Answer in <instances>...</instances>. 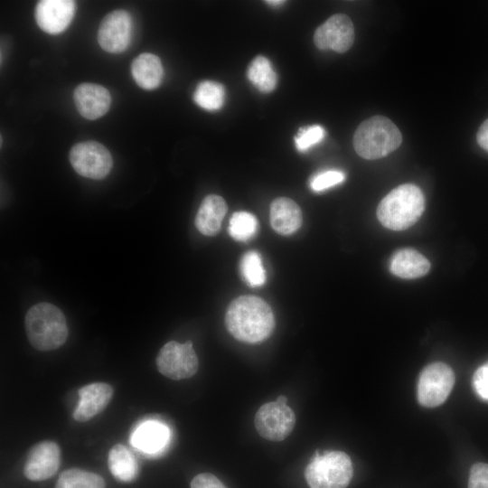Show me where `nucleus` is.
Masks as SVG:
<instances>
[{
	"label": "nucleus",
	"instance_id": "obj_1",
	"mask_svg": "<svg viewBox=\"0 0 488 488\" xmlns=\"http://www.w3.org/2000/svg\"><path fill=\"white\" fill-rule=\"evenodd\" d=\"M228 332L238 341L257 343L267 339L275 327L269 305L256 296H240L229 305L225 314Z\"/></svg>",
	"mask_w": 488,
	"mask_h": 488
},
{
	"label": "nucleus",
	"instance_id": "obj_2",
	"mask_svg": "<svg viewBox=\"0 0 488 488\" xmlns=\"http://www.w3.org/2000/svg\"><path fill=\"white\" fill-rule=\"evenodd\" d=\"M24 327L32 346L42 352L61 347L69 334L63 313L46 302L36 304L27 311Z\"/></svg>",
	"mask_w": 488,
	"mask_h": 488
},
{
	"label": "nucleus",
	"instance_id": "obj_3",
	"mask_svg": "<svg viewBox=\"0 0 488 488\" xmlns=\"http://www.w3.org/2000/svg\"><path fill=\"white\" fill-rule=\"evenodd\" d=\"M425 210V197L418 186L401 184L390 191L379 203L380 222L392 230H403L412 226Z\"/></svg>",
	"mask_w": 488,
	"mask_h": 488
},
{
	"label": "nucleus",
	"instance_id": "obj_4",
	"mask_svg": "<svg viewBox=\"0 0 488 488\" xmlns=\"http://www.w3.org/2000/svg\"><path fill=\"white\" fill-rule=\"evenodd\" d=\"M402 142V135L388 117L374 116L362 121L353 135V147L362 158L375 160L395 151Z\"/></svg>",
	"mask_w": 488,
	"mask_h": 488
},
{
	"label": "nucleus",
	"instance_id": "obj_5",
	"mask_svg": "<svg viewBox=\"0 0 488 488\" xmlns=\"http://www.w3.org/2000/svg\"><path fill=\"white\" fill-rule=\"evenodd\" d=\"M352 474V460L342 451H317L305 470L310 488H346Z\"/></svg>",
	"mask_w": 488,
	"mask_h": 488
},
{
	"label": "nucleus",
	"instance_id": "obj_6",
	"mask_svg": "<svg viewBox=\"0 0 488 488\" xmlns=\"http://www.w3.org/2000/svg\"><path fill=\"white\" fill-rule=\"evenodd\" d=\"M455 380V373L449 365L440 361L428 364L418 377V401L426 408L441 405L449 396Z\"/></svg>",
	"mask_w": 488,
	"mask_h": 488
},
{
	"label": "nucleus",
	"instance_id": "obj_7",
	"mask_svg": "<svg viewBox=\"0 0 488 488\" xmlns=\"http://www.w3.org/2000/svg\"><path fill=\"white\" fill-rule=\"evenodd\" d=\"M155 362L161 374L174 380L192 377L199 368L198 357L191 341L184 343L168 342L160 349Z\"/></svg>",
	"mask_w": 488,
	"mask_h": 488
},
{
	"label": "nucleus",
	"instance_id": "obj_8",
	"mask_svg": "<svg viewBox=\"0 0 488 488\" xmlns=\"http://www.w3.org/2000/svg\"><path fill=\"white\" fill-rule=\"evenodd\" d=\"M69 158L77 174L94 180L105 178L113 166L109 151L96 141L74 145L70 151Z\"/></svg>",
	"mask_w": 488,
	"mask_h": 488
},
{
	"label": "nucleus",
	"instance_id": "obj_9",
	"mask_svg": "<svg viewBox=\"0 0 488 488\" xmlns=\"http://www.w3.org/2000/svg\"><path fill=\"white\" fill-rule=\"evenodd\" d=\"M258 433L270 441H282L293 431L296 415L286 404L277 400L263 404L255 415Z\"/></svg>",
	"mask_w": 488,
	"mask_h": 488
},
{
	"label": "nucleus",
	"instance_id": "obj_10",
	"mask_svg": "<svg viewBox=\"0 0 488 488\" xmlns=\"http://www.w3.org/2000/svg\"><path fill=\"white\" fill-rule=\"evenodd\" d=\"M133 20L125 10H115L101 21L98 31L99 46L110 53H119L127 49L131 42Z\"/></svg>",
	"mask_w": 488,
	"mask_h": 488
},
{
	"label": "nucleus",
	"instance_id": "obj_11",
	"mask_svg": "<svg viewBox=\"0 0 488 488\" xmlns=\"http://www.w3.org/2000/svg\"><path fill=\"white\" fill-rule=\"evenodd\" d=\"M353 41V23L349 16L343 14L329 17L314 34V42L322 51L332 50L343 53L352 47Z\"/></svg>",
	"mask_w": 488,
	"mask_h": 488
},
{
	"label": "nucleus",
	"instance_id": "obj_12",
	"mask_svg": "<svg viewBox=\"0 0 488 488\" xmlns=\"http://www.w3.org/2000/svg\"><path fill=\"white\" fill-rule=\"evenodd\" d=\"M61 465L59 446L52 441L35 444L25 459L23 474L31 481L40 482L51 478L56 474Z\"/></svg>",
	"mask_w": 488,
	"mask_h": 488
},
{
	"label": "nucleus",
	"instance_id": "obj_13",
	"mask_svg": "<svg viewBox=\"0 0 488 488\" xmlns=\"http://www.w3.org/2000/svg\"><path fill=\"white\" fill-rule=\"evenodd\" d=\"M76 4L71 0H42L35 7V21L45 33L58 34L71 23Z\"/></svg>",
	"mask_w": 488,
	"mask_h": 488
},
{
	"label": "nucleus",
	"instance_id": "obj_14",
	"mask_svg": "<svg viewBox=\"0 0 488 488\" xmlns=\"http://www.w3.org/2000/svg\"><path fill=\"white\" fill-rule=\"evenodd\" d=\"M73 99L80 114L90 120L104 116L110 108L109 91L101 85L81 83L74 90Z\"/></svg>",
	"mask_w": 488,
	"mask_h": 488
},
{
	"label": "nucleus",
	"instance_id": "obj_15",
	"mask_svg": "<svg viewBox=\"0 0 488 488\" xmlns=\"http://www.w3.org/2000/svg\"><path fill=\"white\" fill-rule=\"evenodd\" d=\"M78 394L80 400L73 418L78 422H86L105 409L112 399L113 389L108 383L94 382L80 388Z\"/></svg>",
	"mask_w": 488,
	"mask_h": 488
},
{
	"label": "nucleus",
	"instance_id": "obj_16",
	"mask_svg": "<svg viewBox=\"0 0 488 488\" xmlns=\"http://www.w3.org/2000/svg\"><path fill=\"white\" fill-rule=\"evenodd\" d=\"M270 224L281 235L296 232L302 224V211L297 203L286 197L275 199L270 206Z\"/></svg>",
	"mask_w": 488,
	"mask_h": 488
},
{
	"label": "nucleus",
	"instance_id": "obj_17",
	"mask_svg": "<svg viewBox=\"0 0 488 488\" xmlns=\"http://www.w3.org/2000/svg\"><path fill=\"white\" fill-rule=\"evenodd\" d=\"M227 203L221 196L207 195L202 202L196 217L195 226L205 236L216 235L227 212Z\"/></svg>",
	"mask_w": 488,
	"mask_h": 488
},
{
	"label": "nucleus",
	"instance_id": "obj_18",
	"mask_svg": "<svg viewBox=\"0 0 488 488\" xmlns=\"http://www.w3.org/2000/svg\"><path fill=\"white\" fill-rule=\"evenodd\" d=\"M131 73L134 80L140 88L152 90L162 83L164 67L158 56L144 52L133 60Z\"/></svg>",
	"mask_w": 488,
	"mask_h": 488
},
{
	"label": "nucleus",
	"instance_id": "obj_19",
	"mask_svg": "<svg viewBox=\"0 0 488 488\" xmlns=\"http://www.w3.org/2000/svg\"><path fill=\"white\" fill-rule=\"evenodd\" d=\"M430 268L426 257L412 249L396 251L390 258L389 269L401 278H418L425 276Z\"/></svg>",
	"mask_w": 488,
	"mask_h": 488
},
{
	"label": "nucleus",
	"instance_id": "obj_20",
	"mask_svg": "<svg viewBox=\"0 0 488 488\" xmlns=\"http://www.w3.org/2000/svg\"><path fill=\"white\" fill-rule=\"evenodd\" d=\"M170 437L169 429L164 424L150 420L140 425L133 433L132 444L140 451L154 454L161 451Z\"/></svg>",
	"mask_w": 488,
	"mask_h": 488
},
{
	"label": "nucleus",
	"instance_id": "obj_21",
	"mask_svg": "<svg viewBox=\"0 0 488 488\" xmlns=\"http://www.w3.org/2000/svg\"><path fill=\"white\" fill-rule=\"evenodd\" d=\"M108 465L110 473L120 482H132L138 473L136 457L128 448L121 444H117L110 448Z\"/></svg>",
	"mask_w": 488,
	"mask_h": 488
},
{
	"label": "nucleus",
	"instance_id": "obj_22",
	"mask_svg": "<svg viewBox=\"0 0 488 488\" xmlns=\"http://www.w3.org/2000/svg\"><path fill=\"white\" fill-rule=\"evenodd\" d=\"M249 81L261 92L273 91L277 83V76L270 61L259 55L249 63L247 70Z\"/></svg>",
	"mask_w": 488,
	"mask_h": 488
},
{
	"label": "nucleus",
	"instance_id": "obj_23",
	"mask_svg": "<svg viewBox=\"0 0 488 488\" xmlns=\"http://www.w3.org/2000/svg\"><path fill=\"white\" fill-rule=\"evenodd\" d=\"M192 99L203 109L219 110L225 101V89L219 82L204 80L197 85Z\"/></svg>",
	"mask_w": 488,
	"mask_h": 488
},
{
	"label": "nucleus",
	"instance_id": "obj_24",
	"mask_svg": "<svg viewBox=\"0 0 488 488\" xmlns=\"http://www.w3.org/2000/svg\"><path fill=\"white\" fill-rule=\"evenodd\" d=\"M104 479L92 472L80 468L63 471L55 484V488H105Z\"/></svg>",
	"mask_w": 488,
	"mask_h": 488
},
{
	"label": "nucleus",
	"instance_id": "obj_25",
	"mask_svg": "<svg viewBox=\"0 0 488 488\" xmlns=\"http://www.w3.org/2000/svg\"><path fill=\"white\" fill-rule=\"evenodd\" d=\"M258 221L250 212H234L230 220L228 231L238 241H248L258 232Z\"/></svg>",
	"mask_w": 488,
	"mask_h": 488
},
{
	"label": "nucleus",
	"instance_id": "obj_26",
	"mask_svg": "<svg viewBox=\"0 0 488 488\" xmlns=\"http://www.w3.org/2000/svg\"><path fill=\"white\" fill-rule=\"evenodd\" d=\"M240 272L244 280L251 286H260L266 282V270L258 252L250 250L240 260Z\"/></svg>",
	"mask_w": 488,
	"mask_h": 488
},
{
	"label": "nucleus",
	"instance_id": "obj_27",
	"mask_svg": "<svg viewBox=\"0 0 488 488\" xmlns=\"http://www.w3.org/2000/svg\"><path fill=\"white\" fill-rule=\"evenodd\" d=\"M324 136V128L319 125L300 128L295 136V145L298 151L305 152L320 143Z\"/></svg>",
	"mask_w": 488,
	"mask_h": 488
},
{
	"label": "nucleus",
	"instance_id": "obj_28",
	"mask_svg": "<svg viewBox=\"0 0 488 488\" xmlns=\"http://www.w3.org/2000/svg\"><path fill=\"white\" fill-rule=\"evenodd\" d=\"M345 174L339 170H326L316 174L310 180L309 185L314 192H322L342 183Z\"/></svg>",
	"mask_w": 488,
	"mask_h": 488
},
{
	"label": "nucleus",
	"instance_id": "obj_29",
	"mask_svg": "<svg viewBox=\"0 0 488 488\" xmlns=\"http://www.w3.org/2000/svg\"><path fill=\"white\" fill-rule=\"evenodd\" d=\"M468 488H488V464L476 463L472 465Z\"/></svg>",
	"mask_w": 488,
	"mask_h": 488
},
{
	"label": "nucleus",
	"instance_id": "obj_30",
	"mask_svg": "<svg viewBox=\"0 0 488 488\" xmlns=\"http://www.w3.org/2000/svg\"><path fill=\"white\" fill-rule=\"evenodd\" d=\"M473 386L479 397L488 400V361L474 371Z\"/></svg>",
	"mask_w": 488,
	"mask_h": 488
},
{
	"label": "nucleus",
	"instance_id": "obj_31",
	"mask_svg": "<svg viewBox=\"0 0 488 488\" xmlns=\"http://www.w3.org/2000/svg\"><path fill=\"white\" fill-rule=\"evenodd\" d=\"M191 488H227L214 474H199L191 482Z\"/></svg>",
	"mask_w": 488,
	"mask_h": 488
},
{
	"label": "nucleus",
	"instance_id": "obj_32",
	"mask_svg": "<svg viewBox=\"0 0 488 488\" xmlns=\"http://www.w3.org/2000/svg\"><path fill=\"white\" fill-rule=\"evenodd\" d=\"M476 140L483 149L488 151V118L479 127Z\"/></svg>",
	"mask_w": 488,
	"mask_h": 488
},
{
	"label": "nucleus",
	"instance_id": "obj_33",
	"mask_svg": "<svg viewBox=\"0 0 488 488\" xmlns=\"http://www.w3.org/2000/svg\"><path fill=\"white\" fill-rule=\"evenodd\" d=\"M286 2L285 1H281V0H270V1H266V4L267 5H270L272 6H279L283 4H285Z\"/></svg>",
	"mask_w": 488,
	"mask_h": 488
},
{
	"label": "nucleus",
	"instance_id": "obj_34",
	"mask_svg": "<svg viewBox=\"0 0 488 488\" xmlns=\"http://www.w3.org/2000/svg\"><path fill=\"white\" fill-rule=\"evenodd\" d=\"M276 400L278 401V402H281V403H286V404L287 402V399L285 396H279V397H277V399Z\"/></svg>",
	"mask_w": 488,
	"mask_h": 488
}]
</instances>
